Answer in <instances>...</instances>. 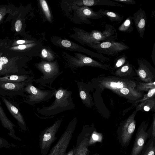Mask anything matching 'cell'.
I'll return each instance as SVG.
<instances>
[{"label": "cell", "instance_id": "6da1fadb", "mask_svg": "<svg viewBox=\"0 0 155 155\" xmlns=\"http://www.w3.org/2000/svg\"><path fill=\"white\" fill-rule=\"evenodd\" d=\"M54 96L55 100L50 105L43 106L36 109L40 115L46 117H52L59 113L75 109V105L72 97V92L67 88L60 87L57 89L54 88Z\"/></svg>", "mask_w": 155, "mask_h": 155}, {"label": "cell", "instance_id": "7a4b0ae2", "mask_svg": "<svg viewBox=\"0 0 155 155\" xmlns=\"http://www.w3.org/2000/svg\"><path fill=\"white\" fill-rule=\"evenodd\" d=\"M80 35L82 41L89 47L103 41H114L117 38V33L113 26L106 24L104 31L93 30L90 32L83 31L81 32Z\"/></svg>", "mask_w": 155, "mask_h": 155}, {"label": "cell", "instance_id": "3957f363", "mask_svg": "<svg viewBox=\"0 0 155 155\" xmlns=\"http://www.w3.org/2000/svg\"><path fill=\"white\" fill-rule=\"evenodd\" d=\"M36 68L43 74L35 82L43 86L48 87L52 89L51 85L56 79L62 73L60 71L57 62L42 61L35 64Z\"/></svg>", "mask_w": 155, "mask_h": 155}, {"label": "cell", "instance_id": "277c9868", "mask_svg": "<svg viewBox=\"0 0 155 155\" xmlns=\"http://www.w3.org/2000/svg\"><path fill=\"white\" fill-rule=\"evenodd\" d=\"M33 82L27 84L24 88L25 96L24 101L33 105L35 104L47 101L51 99L54 95V88L52 90H41L35 87Z\"/></svg>", "mask_w": 155, "mask_h": 155}, {"label": "cell", "instance_id": "5b68a950", "mask_svg": "<svg viewBox=\"0 0 155 155\" xmlns=\"http://www.w3.org/2000/svg\"><path fill=\"white\" fill-rule=\"evenodd\" d=\"M63 120L61 117L54 124L42 131L39 136V146L42 155H47L52 144L57 139L56 134Z\"/></svg>", "mask_w": 155, "mask_h": 155}, {"label": "cell", "instance_id": "8992f818", "mask_svg": "<svg viewBox=\"0 0 155 155\" xmlns=\"http://www.w3.org/2000/svg\"><path fill=\"white\" fill-rule=\"evenodd\" d=\"M77 123L74 117L69 122L66 130L57 143L50 150L48 155H65Z\"/></svg>", "mask_w": 155, "mask_h": 155}, {"label": "cell", "instance_id": "52a82bcc", "mask_svg": "<svg viewBox=\"0 0 155 155\" xmlns=\"http://www.w3.org/2000/svg\"><path fill=\"white\" fill-rule=\"evenodd\" d=\"M96 50L98 53L110 56H114L119 53L129 48L124 42L114 41H106L89 46Z\"/></svg>", "mask_w": 155, "mask_h": 155}, {"label": "cell", "instance_id": "ba28073f", "mask_svg": "<svg viewBox=\"0 0 155 155\" xmlns=\"http://www.w3.org/2000/svg\"><path fill=\"white\" fill-rule=\"evenodd\" d=\"M136 83L127 79L117 78H106L99 81V87L101 88L110 89L117 94L119 90L124 87L134 88Z\"/></svg>", "mask_w": 155, "mask_h": 155}, {"label": "cell", "instance_id": "9c48e42d", "mask_svg": "<svg viewBox=\"0 0 155 155\" xmlns=\"http://www.w3.org/2000/svg\"><path fill=\"white\" fill-rule=\"evenodd\" d=\"M76 57L68 58L69 66L72 68H78L84 66H90L107 70L110 65L99 62L86 55L76 54Z\"/></svg>", "mask_w": 155, "mask_h": 155}, {"label": "cell", "instance_id": "30bf717a", "mask_svg": "<svg viewBox=\"0 0 155 155\" xmlns=\"http://www.w3.org/2000/svg\"><path fill=\"white\" fill-rule=\"evenodd\" d=\"M34 80L22 82H10L0 81V95L1 96H25L24 88L30 82Z\"/></svg>", "mask_w": 155, "mask_h": 155}, {"label": "cell", "instance_id": "8fae6325", "mask_svg": "<svg viewBox=\"0 0 155 155\" xmlns=\"http://www.w3.org/2000/svg\"><path fill=\"white\" fill-rule=\"evenodd\" d=\"M139 67L136 69L133 66L137 75L140 79L147 83L153 82L154 78V68L147 60L141 58L137 59Z\"/></svg>", "mask_w": 155, "mask_h": 155}, {"label": "cell", "instance_id": "7c38bea8", "mask_svg": "<svg viewBox=\"0 0 155 155\" xmlns=\"http://www.w3.org/2000/svg\"><path fill=\"white\" fill-rule=\"evenodd\" d=\"M134 111L127 120L122 128L121 139L122 142L125 144L130 140L136 127V122L134 120Z\"/></svg>", "mask_w": 155, "mask_h": 155}, {"label": "cell", "instance_id": "4fadbf2b", "mask_svg": "<svg viewBox=\"0 0 155 155\" xmlns=\"http://www.w3.org/2000/svg\"><path fill=\"white\" fill-rule=\"evenodd\" d=\"M0 97L10 113L17 121L21 129L26 131L27 127L25 120L16 105L13 104L5 97L0 96Z\"/></svg>", "mask_w": 155, "mask_h": 155}, {"label": "cell", "instance_id": "5bb4252c", "mask_svg": "<svg viewBox=\"0 0 155 155\" xmlns=\"http://www.w3.org/2000/svg\"><path fill=\"white\" fill-rule=\"evenodd\" d=\"M132 18L140 36L143 38L147 22L145 12L140 8L134 14Z\"/></svg>", "mask_w": 155, "mask_h": 155}, {"label": "cell", "instance_id": "9a60e30c", "mask_svg": "<svg viewBox=\"0 0 155 155\" xmlns=\"http://www.w3.org/2000/svg\"><path fill=\"white\" fill-rule=\"evenodd\" d=\"M80 97L82 103L86 106L91 107L93 105L92 98L89 92L91 88L88 84L82 81H76Z\"/></svg>", "mask_w": 155, "mask_h": 155}, {"label": "cell", "instance_id": "2e32d148", "mask_svg": "<svg viewBox=\"0 0 155 155\" xmlns=\"http://www.w3.org/2000/svg\"><path fill=\"white\" fill-rule=\"evenodd\" d=\"M148 136L143 128L138 132L135 138L131 155H138L143 149L144 144Z\"/></svg>", "mask_w": 155, "mask_h": 155}, {"label": "cell", "instance_id": "e0dca14e", "mask_svg": "<svg viewBox=\"0 0 155 155\" xmlns=\"http://www.w3.org/2000/svg\"><path fill=\"white\" fill-rule=\"evenodd\" d=\"M0 120L2 126L9 130V132L8 133L9 136L16 140H18L20 141H21V140L20 138L17 137L15 134L14 127H16V125L6 116L2 107L1 106L0 101Z\"/></svg>", "mask_w": 155, "mask_h": 155}, {"label": "cell", "instance_id": "ac0fdd59", "mask_svg": "<svg viewBox=\"0 0 155 155\" xmlns=\"http://www.w3.org/2000/svg\"><path fill=\"white\" fill-rule=\"evenodd\" d=\"M34 80V77L29 74H12L0 77V81L22 82Z\"/></svg>", "mask_w": 155, "mask_h": 155}, {"label": "cell", "instance_id": "d6986e66", "mask_svg": "<svg viewBox=\"0 0 155 155\" xmlns=\"http://www.w3.org/2000/svg\"><path fill=\"white\" fill-rule=\"evenodd\" d=\"M86 6H91L97 5H107L123 7L122 5L110 0H84L81 3Z\"/></svg>", "mask_w": 155, "mask_h": 155}, {"label": "cell", "instance_id": "ffe728a7", "mask_svg": "<svg viewBox=\"0 0 155 155\" xmlns=\"http://www.w3.org/2000/svg\"><path fill=\"white\" fill-rule=\"evenodd\" d=\"M97 12L102 16L106 17L111 22H117V24L120 23L123 20L124 17L118 13L108 10L100 9Z\"/></svg>", "mask_w": 155, "mask_h": 155}, {"label": "cell", "instance_id": "44dd1931", "mask_svg": "<svg viewBox=\"0 0 155 155\" xmlns=\"http://www.w3.org/2000/svg\"><path fill=\"white\" fill-rule=\"evenodd\" d=\"M117 94L123 95L126 97L131 100H137L142 97L141 93L139 92L134 88L124 87L120 89Z\"/></svg>", "mask_w": 155, "mask_h": 155}, {"label": "cell", "instance_id": "7402d4cb", "mask_svg": "<svg viewBox=\"0 0 155 155\" xmlns=\"http://www.w3.org/2000/svg\"><path fill=\"white\" fill-rule=\"evenodd\" d=\"M81 10V15L84 20H87V18L97 19L102 17L97 12L94 11L92 9L87 6L82 7Z\"/></svg>", "mask_w": 155, "mask_h": 155}, {"label": "cell", "instance_id": "603a6c76", "mask_svg": "<svg viewBox=\"0 0 155 155\" xmlns=\"http://www.w3.org/2000/svg\"><path fill=\"white\" fill-rule=\"evenodd\" d=\"M133 24L132 16H129L119 27L118 30L121 32L130 33L134 30Z\"/></svg>", "mask_w": 155, "mask_h": 155}, {"label": "cell", "instance_id": "cb8c5ba5", "mask_svg": "<svg viewBox=\"0 0 155 155\" xmlns=\"http://www.w3.org/2000/svg\"><path fill=\"white\" fill-rule=\"evenodd\" d=\"M89 139L84 137L76 147V150L74 155H86L88 151V146Z\"/></svg>", "mask_w": 155, "mask_h": 155}, {"label": "cell", "instance_id": "d4e9b609", "mask_svg": "<svg viewBox=\"0 0 155 155\" xmlns=\"http://www.w3.org/2000/svg\"><path fill=\"white\" fill-rule=\"evenodd\" d=\"M133 65L129 62H127L124 65L118 69L115 72L117 75H127L133 72Z\"/></svg>", "mask_w": 155, "mask_h": 155}, {"label": "cell", "instance_id": "484cf974", "mask_svg": "<svg viewBox=\"0 0 155 155\" xmlns=\"http://www.w3.org/2000/svg\"><path fill=\"white\" fill-rule=\"evenodd\" d=\"M103 135L102 133L94 131L92 134L89 140L88 145H91L97 142L102 143Z\"/></svg>", "mask_w": 155, "mask_h": 155}, {"label": "cell", "instance_id": "4316f807", "mask_svg": "<svg viewBox=\"0 0 155 155\" xmlns=\"http://www.w3.org/2000/svg\"><path fill=\"white\" fill-rule=\"evenodd\" d=\"M143 106V110L146 111H149L152 108L155 107L154 99H150L141 103L138 105L137 110H140Z\"/></svg>", "mask_w": 155, "mask_h": 155}, {"label": "cell", "instance_id": "83f0119b", "mask_svg": "<svg viewBox=\"0 0 155 155\" xmlns=\"http://www.w3.org/2000/svg\"><path fill=\"white\" fill-rule=\"evenodd\" d=\"M127 58L125 54L118 56L115 60L114 68H119L125 64L127 62Z\"/></svg>", "mask_w": 155, "mask_h": 155}, {"label": "cell", "instance_id": "f1b7e54d", "mask_svg": "<svg viewBox=\"0 0 155 155\" xmlns=\"http://www.w3.org/2000/svg\"><path fill=\"white\" fill-rule=\"evenodd\" d=\"M155 81L147 83H140L137 87V91H149L150 89L155 87Z\"/></svg>", "mask_w": 155, "mask_h": 155}, {"label": "cell", "instance_id": "f546056e", "mask_svg": "<svg viewBox=\"0 0 155 155\" xmlns=\"http://www.w3.org/2000/svg\"><path fill=\"white\" fill-rule=\"evenodd\" d=\"M41 55L43 59L48 62H51L54 58V56L52 53L49 50L45 48H43L41 50Z\"/></svg>", "mask_w": 155, "mask_h": 155}, {"label": "cell", "instance_id": "4dcf8cb0", "mask_svg": "<svg viewBox=\"0 0 155 155\" xmlns=\"http://www.w3.org/2000/svg\"><path fill=\"white\" fill-rule=\"evenodd\" d=\"M41 6L45 16L49 21L51 19V15L48 6L46 2L44 0H39Z\"/></svg>", "mask_w": 155, "mask_h": 155}, {"label": "cell", "instance_id": "1f68e13d", "mask_svg": "<svg viewBox=\"0 0 155 155\" xmlns=\"http://www.w3.org/2000/svg\"><path fill=\"white\" fill-rule=\"evenodd\" d=\"M155 87L152 88L150 90L147 94L144 96L143 98L140 100L137 101L136 103L140 102L141 103L147 100L150 99V98H152V97L155 94Z\"/></svg>", "mask_w": 155, "mask_h": 155}, {"label": "cell", "instance_id": "d6a6232c", "mask_svg": "<svg viewBox=\"0 0 155 155\" xmlns=\"http://www.w3.org/2000/svg\"><path fill=\"white\" fill-rule=\"evenodd\" d=\"M153 140L143 155H154L155 148Z\"/></svg>", "mask_w": 155, "mask_h": 155}, {"label": "cell", "instance_id": "836d02e7", "mask_svg": "<svg viewBox=\"0 0 155 155\" xmlns=\"http://www.w3.org/2000/svg\"><path fill=\"white\" fill-rule=\"evenodd\" d=\"M12 145L8 141L4 138L0 137V148H9Z\"/></svg>", "mask_w": 155, "mask_h": 155}, {"label": "cell", "instance_id": "e575fe53", "mask_svg": "<svg viewBox=\"0 0 155 155\" xmlns=\"http://www.w3.org/2000/svg\"><path fill=\"white\" fill-rule=\"evenodd\" d=\"M112 1L127 4H134L136 2L134 0H112Z\"/></svg>", "mask_w": 155, "mask_h": 155}, {"label": "cell", "instance_id": "d590c367", "mask_svg": "<svg viewBox=\"0 0 155 155\" xmlns=\"http://www.w3.org/2000/svg\"><path fill=\"white\" fill-rule=\"evenodd\" d=\"M22 26V23L20 20H17L15 24V28L16 31H19L21 30Z\"/></svg>", "mask_w": 155, "mask_h": 155}, {"label": "cell", "instance_id": "8d00e7d4", "mask_svg": "<svg viewBox=\"0 0 155 155\" xmlns=\"http://www.w3.org/2000/svg\"><path fill=\"white\" fill-rule=\"evenodd\" d=\"M76 150V147H73L71 150H70L65 155H74Z\"/></svg>", "mask_w": 155, "mask_h": 155}, {"label": "cell", "instance_id": "74e56055", "mask_svg": "<svg viewBox=\"0 0 155 155\" xmlns=\"http://www.w3.org/2000/svg\"><path fill=\"white\" fill-rule=\"evenodd\" d=\"M155 43L154 44L153 46V49L152 50V60L153 61L154 63V60H155Z\"/></svg>", "mask_w": 155, "mask_h": 155}, {"label": "cell", "instance_id": "f35d334b", "mask_svg": "<svg viewBox=\"0 0 155 155\" xmlns=\"http://www.w3.org/2000/svg\"><path fill=\"white\" fill-rule=\"evenodd\" d=\"M152 134L153 137V138H154L155 137V122L154 118V119L153 121L152 130Z\"/></svg>", "mask_w": 155, "mask_h": 155}, {"label": "cell", "instance_id": "ab89813d", "mask_svg": "<svg viewBox=\"0 0 155 155\" xmlns=\"http://www.w3.org/2000/svg\"><path fill=\"white\" fill-rule=\"evenodd\" d=\"M26 48V45H19L18 48L20 50H23Z\"/></svg>", "mask_w": 155, "mask_h": 155}, {"label": "cell", "instance_id": "60d3db41", "mask_svg": "<svg viewBox=\"0 0 155 155\" xmlns=\"http://www.w3.org/2000/svg\"><path fill=\"white\" fill-rule=\"evenodd\" d=\"M25 42V41L23 40H19L17 41V43L19 44H22Z\"/></svg>", "mask_w": 155, "mask_h": 155}, {"label": "cell", "instance_id": "b9f144b4", "mask_svg": "<svg viewBox=\"0 0 155 155\" xmlns=\"http://www.w3.org/2000/svg\"><path fill=\"white\" fill-rule=\"evenodd\" d=\"M2 18V15L0 14V20H1V18Z\"/></svg>", "mask_w": 155, "mask_h": 155}]
</instances>
